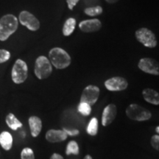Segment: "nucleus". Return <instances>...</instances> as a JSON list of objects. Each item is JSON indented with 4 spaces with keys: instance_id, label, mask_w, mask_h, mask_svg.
<instances>
[{
    "instance_id": "f257e3e1",
    "label": "nucleus",
    "mask_w": 159,
    "mask_h": 159,
    "mask_svg": "<svg viewBox=\"0 0 159 159\" xmlns=\"http://www.w3.org/2000/svg\"><path fill=\"white\" fill-rule=\"evenodd\" d=\"M19 21L12 14L3 16L0 19V41H6L18 29Z\"/></svg>"
},
{
    "instance_id": "f03ea898",
    "label": "nucleus",
    "mask_w": 159,
    "mask_h": 159,
    "mask_svg": "<svg viewBox=\"0 0 159 159\" xmlns=\"http://www.w3.org/2000/svg\"><path fill=\"white\" fill-rule=\"evenodd\" d=\"M49 58L50 63L57 69H66L70 65L71 61L68 53L59 47H55L49 51Z\"/></svg>"
},
{
    "instance_id": "7ed1b4c3",
    "label": "nucleus",
    "mask_w": 159,
    "mask_h": 159,
    "mask_svg": "<svg viewBox=\"0 0 159 159\" xmlns=\"http://www.w3.org/2000/svg\"><path fill=\"white\" fill-rule=\"evenodd\" d=\"M126 115L130 119L138 122L149 120L152 114L148 109L137 104H130L126 109Z\"/></svg>"
},
{
    "instance_id": "20e7f679",
    "label": "nucleus",
    "mask_w": 159,
    "mask_h": 159,
    "mask_svg": "<svg viewBox=\"0 0 159 159\" xmlns=\"http://www.w3.org/2000/svg\"><path fill=\"white\" fill-rule=\"evenodd\" d=\"M35 75L40 80L47 79L50 76L52 67L49 60L45 56H39L35 61Z\"/></svg>"
},
{
    "instance_id": "39448f33",
    "label": "nucleus",
    "mask_w": 159,
    "mask_h": 159,
    "mask_svg": "<svg viewBox=\"0 0 159 159\" xmlns=\"http://www.w3.org/2000/svg\"><path fill=\"white\" fill-rule=\"evenodd\" d=\"M28 68L25 61L21 59H18L13 65L11 71V77L13 81L16 84L22 83L27 78Z\"/></svg>"
},
{
    "instance_id": "423d86ee",
    "label": "nucleus",
    "mask_w": 159,
    "mask_h": 159,
    "mask_svg": "<svg viewBox=\"0 0 159 159\" xmlns=\"http://www.w3.org/2000/svg\"><path fill=\"white\" fill-rule=\"evenodd\" d=\"M136 38L137 41L142 43L144 47L149 48H154L157 46V39L156 35L150 30L146 27L137 30L136 31Z\"/></svg>"
},
{
    "instance_id": "0eeeda50",
    "label": "nucleus",
    "mask_w": 159,
    "mask_h": 159,
    "mask_svg": "<svg viewBox=\"0 0 159 159\" xmlns=\"http://www.w3.org/2000/svg\"><path fill=\"white\" fill-rule=\"evenodd\" d=\"M99 89L96 85H88L83 91L80 97V102H85L89 105H93L97 102L99 96Z\"/></svg>"
},
{
    "instance_id": "6e6552de",
    "label": "nucleus",
    "mask_w": 159,
    "mask_h": 159,
    "mask_svg": "<svg viewBox=\"0 0 159 159\" xmlns=\"http://www.w3.org/2000/svg\"><path fill=\"white\" fill-rule=\"evenodd\" d=\"M19 19L20 23L22 25L25 26L30 30L36 31L39 29L40 22L39 19L28 11H21L19 14Z\"/></svg>"
},
{
    "instance_id": "1a4fd4ad",
    "label": "nucleus",
    "mask_w": 159,
    "mask_h": 159,
    "mask_svg": "<svg viewBox=\"0 0 159 159\" xmlns=\"http://www.w3.org/2000/svg\"><path fill=\"white\" fill-rule=\"evenodd\" d=\"M138 66L145 73L152 75H159V63L150 57H144L141 59Z\"/></svg>"
},
{
    "instance_id": "9d476101",
    "label": "nucleus",
    "mask_w": 159,
    "mask_h": 159,
    "mask_svg": "<svg viewBox=\"0 0 159 159\" xmlns=\"http://www.w3.org/2000/svg\"><path fill=\"white\" fill-rule=\"evenodd\" d=\"M105 86L111 91H120L128 88V83L122 77H114L107 80L105 82Z\"/></svg>"
},
{
    "instance_id": "9b49d317",
    "label": "nucleus",
    "mask_w": 159,
    "mask_h": 159,
    "mask_svg": "<svg viewBox=\"0 0 159 159\" xmlns=\"http://www.w3.org/2000/svg\"><path fill=\"white\" fill-rule=\"evenodd\" d=\"M79 27L83 33H94L99 30L102 27V23L99 19H89L82 21L79 24Z\"/></svg>"
},
{
    "instance_id": "f8f14e48",
    "label": "nucleus",
    "mask_w": 159,
    "mask_h": 159,
    "mask_svg": "<svg viewBox=\"0 0 159 159\" xmlns=\"http://www.w3.org/2000/svg\"><path fill=\"white\" fill-rule=\"evenodd\" d=\"M117 114L116 106L114 104H109L104 108L102 116V125L108 126L114 122Z\"/></svg>"
},
{
    "instance_id": "ddd939ff",
    "label": "nucleus",
    "mask_w": 159,
    "mask_h": 159,
    "mask_svg": "<svg viewBox=\"0 0 159 159\" xmlns=\"http://www.w3.org/2000/svg\"><path fill=\"white\" fill-rule=\"evenodd\" d=\"M67 134L63 130H49L46 134V139L49 142L56 143L65 141L67 139Z\"/></svg>"
},
{
    "instance_id": "4468645a",
    "label": "nucleus",
    "mask_w": 159,
    "mask_h": 159,
    "mask_svg": "<svg viewBox=\"0 0 159 159\" xmlns=\"http://www.w3.org/2000/svg\"><path fill=\"white\" fill-rule=\"evenodd\" d=\"M29 125L30 128L31 135L33 137H37L42 129V122L39 117L33 116L29 118Z\"/></svg>"
},
{
    "instance_id": "2eb2a0df",
    "label": "nucleus",
    "mask_w": 159,
    "mask_h": 159,
    "mask_svg": "<svg viewBox=\"0 0 159 159\" xmlns=\"http://www.w3.org/2000/svg\"><path fill=\"white\" fill-rule=\"evenodd\" d=\"M145 101L155 105H159V93L152 89H145L142 91Z\"/></svg>"
},
{
    "instance_id": "dca6fc26",
    "label": "nucleus",
    "mask_w": 159,
    "mask_h": 159,
    "mask_svg": "<svg viewBox=\"0 0 159 159\" xmlns=\"http://www.w3.org/2000/svg\"><path fill=\"white\" fill-rule=\"evenodd\" d=\"M0 144L5 150H10L13 146V136L7 131H3L0 134Z\"/></svg>"
},
{
    "instance_id": "f3484780",
    "label": "nucleus",
    "mask_w": 159,
    "mask_h": 159,
    "mask_svg": "<svg viewBox=\"0 0 159 159\" xmlns=\"http://www.w3.org/2000/svg\"><path fill=\"white\" fill-rule=\"evenodd\" d=\"M5 121L9 128L13 130H16L17 129L22 127V123L14 116V114H11V113L7 114V116L5 118Z\"/></svg>"
},
{
    "instance_id": "a211bd4d",
    "label": "nucleus",
    "mask_w": 159,
    "mask_h": 159,
    "mask_svg": "<svg viewBox=\"0 0 159 159\" xmlns=\"http://www.w3.org/2000/svg\"><path fill=\"white\" fill-rule=\"evenodd\" d=\"M76 26V20L74 18H69L65 21L63 27V34L65 36H69L72 34Z\"/></svg>"
},
{
    "instance_id": "6ab92c4d",
    "label": "nucleus",
    "mask_w": 159,
    "mask_h": 159,
    "mask_svg": "<svg viewBox=\"0 0 159 159\" xmlns=\"http://www.w3.org/2000/svg\"><path fill=\"white\" fill-rule=\"evenodd\" d=\"M97 132H98V120L95 117H93L87 127V133L90 136H96Z\"/></svg>"
},
{
    "instance_id": "aec40b11",
    "label": "nucleus",
    "mask_w": 159,
    "mask_h": 159,
    "mask_svg": "<svg viewBox=\"0 0 159 159\" xmlns=\"http://www.w3.org/2000/svg\"><path fill=\"white\" fill-rule=\"evenodd\" d=\"M66 154L69 155H78L79 154V146L75 141H71L68 143L66 150Z\"/></svg>"
},
{
    "instance_id": "412c9836",
    "label": "nucleus",
    "mask_w": 159,
    "mask_h": 159,
    "mask_svg": "<svg viewBox=\"0 0 159 159\" xmlns=\"http://www.w3.org/2000/svg\"><path fill=\"white\" fill-rule=\"evenodd\" d=\"M103 12L102 7L100 6H96V7H91L85 8L84 11V13L87 16H99L102 14Z\"/></svg>"
},
{
    "instance_id": "4be33fe9",
    "label": "nucleus",
    "mask_w": 159,
    "mask_h": 159,
    "mask_svg": "<svg viewBox=\"0 0 159 159\" xmlns=\"http://www.w3.org/2000/svg\"><path fill=\"white\" fill-rule=\"evenodd\" d=\"M77 110H78L79 113L83 116H89L91 113V105L85 102H80V104L77 107Z\"/></svg>"
},
{
    "instance_id": "5701e85b",
    "label": "nucleus",
    "mask_w": 159,
    "mask_h": 159,
    "mask_svg": "<svg viewBox=\"0 0 159 159\" xmlns=\"http://www.w3.org/2000/svg\"><path fill=\"white\" fill-rule=\"evenodd\" d=\"M21 159H35L33 150L30 148H24L21 153Z\"/></svg>"
},
{
    "instance_id": "b1692460",
    "label": "nucleus",
    "mask_w": 159,
    "mask_h": 159,
    "mask_svg": "<svg viewBox=\"0 0 159 159\" xmlns=\"http://www.w3.org/2000/svg\"><path fill=\"white\" fill-rule=\"evenodd\" d=\"M11 57V53L6 49H0V63L7 61Z\"/></svg>"
},
{
    "instance_id": "393cba45",
    "label": "nucleus",
    "mask_w": 159,
    "mask_h": 159,
    "mask_svg": "<svg viewBox=\"0 0 159 159\" xmlns=\"http://www.w3.org/2000/svg\"><path fill=\"white\" fill-rule=\"evenodd\" d=\"M150 144L155 150L159 151V135H154L152 136Z\"/></svg>"
},
{
    "instance_id": "a878e982",
    "label": "nucleus",
    "mask_w": 159,
    "mask_h": 159,
    "mask_svg": "<svg viewBox=\"0 0 159 159\" xmlns=\"http://www.w3.org/2000/svg\"><path fill=\"white\" fill-rule=\"evenodd\" d=\"M63 130L64 131L66 134H67V136H75L77 135H78L80 134V131L77 129H73V130H69V129L66 128H63Z\"/></svg>"
},
{
    "instance_id": "bb28decb",
    "label": "nucleus",
    "mask_w": 159,
    "mask_h": 159,
    "mask_svg": "<svg viewBox=\"0 0 159 159\" xmlns=\"http://www.w3.org/2000/svg\"><path fill=\"white\" fill-rule=\"evenodd\" d=\"M80 0H66V2L68 4V7L69 10H73L74 7L77 5Z\"/></svg>"
},
{
    "instance_id": "cd10ccee",
    "label": "nucleus",
    "mask_w": 159,
    "mask_h": 159,
    "mask_svg": "<svg viewBox=\"0 0 159 159\" xmlns=\"http://www.w3.org/2000/svg\"><path fill=\"white\" fill-rule=\"evenodd\" d=\"M50 159H63V157L58 153H53L50 157Z\"/></svg>"
},
{
    "instance_id": "c85d7f7f",
    "label": "nucleus",
    "mask_w": 159,
    "mask_h": 159,
    "mask_svg": "<svg viewBox=\"0 0 159 159\" xmlns=\"http://www.w3.org/2000/svg\"><path fill=\"white\" fill-rule=\"evenodd\" d=\"M107 2L108 3H110V4H114V3H116L117 2L119 1V0H106Z\"/></svg>"
},
{
    "instance_id": "c756f323",
    "label": "nucleus",
    "mask_w": 159,
    "mask_h": 159,
    "mask_svg": "<svg viewBox=\"0 0 159 159\" xmlns=\"http://www.w3.org/2000/svg\"><path fill=\"white\" fill-rule=\"evenodd\" d=\"M83 159H93V158H92V157L90 156V155H86Z\"/></svg>"
},
{
    "instance_id": "7c9ffc66",
    "label": "nucleus",
    "mask_w": 159,
    "mask_h": 159,
    "mask_svg": "<svg viewBox=\"0 0 159 159\" xmlns=\"http://www.w3.org/2000/svg\"><path fill=\"white\" fill-rule=\"evenodd\" d=\"M156 132L158 134H159V126L156 127Z\"/></svg>"
}]
</instances>
